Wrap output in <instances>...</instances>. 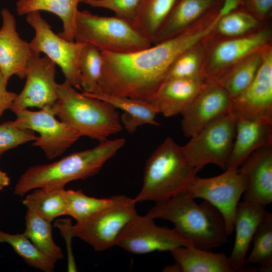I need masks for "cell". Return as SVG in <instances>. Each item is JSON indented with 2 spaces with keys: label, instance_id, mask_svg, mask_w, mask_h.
<instances>
[{
  "label": "cell",
  "instance_id": "14",
  "mask_svg": "<svg viewBox=\"0 0 272 272\" xmlns=\"http://www.w3.org/2000/svg\"><path fill=\"white\" fill-rule=\"evenodd\" d=\"M231 112L237 118L272 122V52L264 51L262 61L252 82L232 99Z\"/></svg>",
  "mask_w": 272,
  "mask_h": 272
},
{
  "label": "cell",
  "instance_id": "11",
  "mask_svg": "<svg viewBox=\"0 0 272 272\" xmlns=\"http://www.w3.org/2000/svg\"><path fill=\"white\" fill-rule=\"evenodd\" d=\"M13 113L16 116L13 121L15 125L39 133L32 145L41 148L49 159L62 155L80 138L75 130L55 118L51 108L37 111L24 109Z\"/></svg>",
  "mask_w": 272,
  "mask_h": 272
},
{
  "label": "cell",
  "instance_id": "29",
  "mask_svg": "<svg viewBox=\"0 0 272 272\" xmlns=\"http://www.w3.org/2000/svg\"><path fill=\"white\" fill-rule=\"evenodd\" d=\"M24 235L43 254L55 263L63 258L60 248L54 242L51 222L27 210Z\"/></svg>",
  "mask_w": 272,
  "mask_h": 272
},
{
  "label": "cell",
  "instance_id": "26",
  "mask_svg": "<svg viewBox=\"0 0 272 272\" xmlns=\"http://www.w3.org/2000/svg\"><path fill=\"white\" fill-rule=\"evenodd\" d=\"M31 211L51 222L54 219L66 215V202L64 188H38L22 201Z\"/></svg>",
  "mask_w": 272,
  "mask_h": 272
},
{
  "label": "cell",
  "instance_id": "24",
  "mask_svg": "<svg viewBox=\"0 0 272 272\" xmlns=\"http://www.w3.org/2000/svg\"><path fill=\"white\" fill-rule=\"evenodd\" d=\"M180 272H234L229 257L194 246H179L169 251Z\"/></svg>",
  "mask_w": 272,
  "mask_h": 272
},
{
  "label": "cell",
  "instance_id": "22",
  "mask_svg": "<svg viewBox=\"0 0 272 272\" xmlns=\"http://www.w3.org/2000/svg\"><path fill=\"white\" fill-rule=\"evenodd\" d=\"M223 1L177 0L153 44L174 37L188 29L193 22L220 6Z\"/></svg>",
  "mask_w": 272,
  "mask_h": 272
},
{
  "label": "cell",
  "instance_id": "4",
  "mask_svg": "<svg viewBox=\"0 0 272 272\" xmlns=\"http://www.w3.org/2000/svg\"><path fill=\"white\" fill-rule=\"evenodd\" d=\"M57 100L51 108L60 120L81 137L102 142L122 130L120 115L109 103L78 92L65 80L57 85Z\"/></svg>",
  "mask_w": 272,
  "mask_h": 272
},
{
  "label": "cell",
  "instance_id": "21",
  "mask_svg": "<svg viewBox=\"0 0 272 272\" xmlns=\"http://www.w3.org/2000/svg\"><path fill=\"white\" fill-rule=\"evenodd\" d=\"M235 136L226 169L239 168L254 151L272 146V122L238 117Z\"/></svg>",
  "mask_w": 272,
  "mask_h": 272
},
{
  "label": "cell",
  "instance_id": "2",
  "mask_svg": "<svg viewBox=\"0 0 272 272\" xmlns=\"http://www.w3.org/2000/svg\"><path fill=\"white\" fill-rule=\"evenodd\" d=\"M146 215L171 222L179 235L199 249L212 251L228 240L221 212L207 200L197 203L187 191L156 202Z\"/></svg>",
  "mask_w": 272,
  "mask_h": 272
},
{
  "label": "cell",
  "instance_id": "36",
  "mask_svg": "<svg viewBox=\"0 0 272 272\" xmlns=\"http://www.w3.org/2000/svg\"><path fill=\"white\" fill-rule=\"evenodd\" d=\"M143 0H81L92 7L112 11L115 16L133 24Z\"/></svg>",
  "mask_w": 272,
  "mask_h": 272
},
{
  "label": "cell",
  "instance_id": "37",
  "mask_svg": "<svg viewBox=\"0 0 272 272\" xmlns=\"http://www.w3.org/2000/svg\"><path fill=\"white\" fill-rule=\"evenodd\" d=\"M36 137L34 131L20 128L14 125L13 121L0 124V158L6 152L34 141Z\"/></svg>",
  "mask_w": 272,
  "mask_h": 272
},
{
  "label": "cell",
  "instance_id": "33",
  "mask_svg": "<svg viewBox=\"0 0 272 272\" xmlns=\"http://www.w3.org/2000/svg\"><path fill=\"white\" fill-rule=\"evenodd\" d=\"M66 215L77 222L84 221L110 206L114 196L106 198H96L85 194L81 190H65Z\"/></svg>",
  "mask_w": 272,
  "mask_h": 272
},
{
  "label": "cell",
  "instance_id": "39",
  "mask_svg": "<svg viewBox=\"0 0 272 272\" xmlns=\"http://www.w3.org/2000/svg\"><path fill=\"white\" fill-rule=\"evenodd\" d=\"M7 83L0 70V118L6 110L10 109L17 95L7 90Z\"/></svg>",
  "mask_w": 272,
  "mask_h": 272
},
{
  "label": "cell",
  "instance_id": "12",
  "mask_svg": "<svg viewBox=\"0 0 272 272\" xmlns=\"http://www.w3.org/2000/svg\"><path fill=\"white\" fill-rule=\"evenodd\" d=\"M154 219L137 214L118 235L115 245L134 254L171 251L179 246H193L173 229L157 225Z\"/></svg>",
  "mask_w": 272,
  "mask_h": 272
},
{
  "label": "cell",
  "instance_id": "38",
  "mask_svg": "<svg viewBox=\"0 0 272 272\" xmlns=\"http://www.w3.org/2000/svg\"><path fill=\"white\" fill-rule=\"evenodd\" d=\"M248 12L257 19H262L271 11L272 0H243Z\"/></svg>",
  "mask_w": 272,
  "mask_h": 272
},
{
  "label": "cell",
  "instance_id": "19",
  "mask_svg": "<svg viewBox=\"0 0 272 272\" xmlns=\"http://www.w3.org/2000/svg\"><path fill=\"white\" fill-rule=\"evenodd\" d=\"M205 78H178L166 80L148 99L159 113L165 117L181 114L205 87Z\"/></svg>",
  "mask_w": 272,
  "mask_h": 272
},
{
  "label": "cell",
  "instance_id": "9",
  "mask_svg": "<svg viewBox=\"0 0 272 272\" xmlns=\"http://www.w3.org/2000/svg\"><path fill=\"white\" fill-rule=\"evenodd\" d=\"M26 19L35 30V36L29 42L33 55L44 53L60 67L65 80L76 89L81 90L79 59L85 43L68 41L54 33L39 11L28 13Z\"/></svg>",
  "mask_w": 272,
  "mask_h": 272
},
{
  "label": "cell",
  "instance_id": "7",
  "mask_svg": "<svg viewBox=\"0 0 272 272\" xmlns=\"http://www.w3.org/2000/svg\"><path fill=\"white\" fill-rule=\"evenodd\" d=\"M237 119L231 112L216 118L182 146L189 162L197 172L209 164L226 170L236 134Z\"/></svg>",
  "mask_w": 272,
  "mask_h": 272
},
{
  "label": "cell",
  "instance_id": "20",
  "mask_svg": "<svg viewBox=\"0 0 272 272\" xmlns=\"http://www.w3.org/2000/svg\"><path fill=\"white\" fill-rule=\"evenodd\" d=\"M267 211L265 207L249 201L239 202L235 213V238L229 261L234 272L243 271L248 251L256 229Z\"/></svg>",
  "mask_w": 272,
  "mask_h": 272
},
{
  "label": "cell",
  "instance_id": "34",
  "mask_svg": "<svg viewBox=\"0 0 272 272\" xmlns=\"http://www.w3.org/2000/svg\"><path fill=\"white\" fill-rule=\"evenodd\" d=\"M258 19L244 10H236L219 18L216 29L222 35L236 37L243 35L256 28Z\"/></svg>",
  "mask_w": 272,
  "mask_h": 272
},
{
  "label": "cell",
  "instance_id": "32",
  "mask_svg": "<svg viewBox=\"0 0 272 272\" xmlns=\"http://www.w3.org/2000/svg\"><path fill=\"white\" fill-rule=\"evenodd\" d=\"M102 66L103 58L101 51L91 44H85L79 59L83 92L93 94L98 93Z\"/></svg>",
  "mask_w": 272,
  "mask_h": 272
},
{
  "label": "cell",
  "instance_id": "30",
  "mask_svg": "<svg viewBox=\"0 0 272 272\" xmlns=\"http://www.w3.org/2000/svg\"><path fill=\"white\" fill-rule=\"evenodd\" d=\"M253 247L245 263L258 264V271L272 269V214H266L258 225L252 241Z\"/></svg>",
  "mask_w": 272,
  "mask_h": 272
},
{
  "label": "cell",
  "instance_id": "10",
  "mask_svg": "<svg viewBox=\"0 0 272 272\" xmlns=\"http://www.w3.org/2000/svg\"><path fill=\"white\" fill-rule=\"evenodd\" d=\"M248 185L247 177L238 169L228 168L223 173L209 178L196 176L187 192L193 198L208 201L222 214L229 236L234 230L237 206Z\"/></svg>",
  "mask_w": 272,
  "mask_h": 272
},
{
  "label": "cell",
  "instance_id": "16",
  "mask_svg": "<svg viewBox=\"0 0 272 272\" xmlns=\"http://www.w3.org/2000/svg\"><path fill=\"white\" fill-rule=\"evenodd\" d=\"M269 37V32L263 30L218 43L211 53L209 63L204 68L207 81H218L236 63L265 45Z\"/></svg>",
  "mask_w": 272,
  "mask_h": 272
},
{
  "label": "cell",
  "instance_id": "35",
  "mask_svg": "<svg viewBox=\"0 0 272 272\" xmlns=\"http://www.w3.org/2000/svg\"><path fill=\"white\" fill-rule=\"evenodd\" d=\"M200 60V55L193 48L183 52L173 62L164 81L178 78L206 79Z\"/></svg>",
  "mask_w": 272,
  "mask_h": 272
},
{
  "label": "cell",
  "instance_id": "27",
  "mask_svg": "<svg viewBox=\"0 0 272 272\" xmlns=\"http://www.w3.org/2000/svg\"><path fill=\"white\" fill-rule=\"evenodd\" d=\"M177 0H143L133 25L152 44Z\"/></svg>",
  "mask_w": 272,
  "mask_h": 272
},
{
  "label": "cell",
  "instance_id": "13",
  "mask_svg": "<svg viewBox=\"0 0 272 272\" xmlns=\"http://www.w3.org/2000/svg\"><path fill=\"white\" fill-rule=\"evenodd\" d=\"M56 65L46 56L31 57L27 66L25 86L10 109L13 112L29 107L41 109L53 106L58 96Z\"/></svg>",
  "mask_w": 272,
  "mask_h": 272
},
{
  "label": "cell",
  "instance_id": "6",
  "mask_svg": "<svg viewBox=\"0 0 272 272\" xmlns=\"http://www.w3.org/2000/svg\"><path fill=\"white\" fill-rule=\"evenodd\" d=\"M74 40L91 44L100 51L119 53L153 44L132 23L116 16H99L87 11L78 13Z\"/></svg>",
  "mask_w": 272,
  "mask_h": 272
},
{
  "label": "cell",
  "instance_id": "25",
  "mask_svg": "<svg viewBox=\"0 0 272 272\" xmlns=\"http://www.w3.org/2000/svg\"><path fill=\"white\" fill-rule=\"evenodd\" d=\"M81 0H18L16 11L20 16L33 11H46L58 17L62 21L63 30L58 34L61 37L74 41L76 22Z\"/></svg>",
  "mask_w": 272,
  "mask_h": 272
},
{
  "label": "cell",
  "instance_id": "18",
  "mask_svg": "<svg viewBox=\"0 0 272 272\" xmlns=\"http://www.w3.org/2000/svg\"><path fill=\"white\" fill-rule=\"evenodd\" d=\"M238 168L248 178L243 200L264 207L272 202V146L251 153Z\"/></svg>",
  "mask_w": 272,
  "mask_h": 272
},
{
  "label": "cell",
  "instance_id": "23",
  "mask_svg": "<svg viewBox=\"0 0 272 272\" xmlns=\"http://www.w3.org/2000/svg\"><path fill=\"white\" fill-rule=\"evenodd\" d=\"M83 92L87 95L109 103L116 109L121 110L123 113L120 116V118L122 125L129 133L133 132L139 126L143 125H160L156 120V116L159 113L158 111L147 100L128 97Z\"/></svg>",
  "mask_w": 272,
  "mask_h": 272
},
{
  "label": "cell",
  "instance_id": "15",
  "mask_svg": "<svg viewBox=\"0 0 272 272\" xmlns=\"http://www.w3.org/2000/svg\"><path fill=\"white\" fill-rule=\"evenodd\" d=\"M232 99L217 81H207L201 91L183 111L181 127L191 137L214 119L231 112Z\"/></svg>",
  "mask_w": 272,
  "mask_h": 272
},
{
  "label": "cell",
  "instance_id": "8",
  "mask_svg": "<svg viewBox=\"0 0 272 272\" xmlns=\"http://www.w3.org/2000/svg\"><path fill=\"white\" fill-rule=\"evenodd\" d=\"M134 198L114 196L113 202L87 219L72 226L73 236L78 237L102 251L115 244L119 233L137 214Z\"/></svg>",
  "mask_w": 272,
  "mask_h": 272
},
{
  "label": "cell",
  "instance_id": "40",
  "mask_svg": "<svg viewBox=\"0 0 272 272\" xmlns=\"http://www.w3.org/2000/svg\"><path fill=\"white\" fill-rule=\"evenodd\" d=\"M10 179L6 173L0 170V190L9 186Z\"/></svg>",
  "mask_w": 272,
  "mask_h": 272
},
{
  "label": "cell",
  "instance_id": "17",
  "mask_svg": "<svg viewBox=\"0 0 272 272\" xmlns=\"http://www.w3.org/2000/svg\"><path fill=\"white\" fill-rule=\"evenodd\" d=\"M1 13L0 70L7 82L14 75L24 79L28 61L33 55L29 42L20 37L16 19L10 11L3 8Z\"/></svg>",
  "mask_w": 272,
  "mask_h": 272
},
{
  "label": "cell",
  "instance_id": "1",
  "mask_svg": "<svg viewBox=\"0 0 272 272\" xmlns=\"http://www.w3.org/2000/svg\"><path fill=\"white\" fill-rule=\"evenodd\" d=\"M217 19L196 30L129 53L101 51L103 58L99 93L148 100L163 83L175 60L216 30Z\"/></svg>",
  "mask_w": 272,
  "mask_h": 272
},
{
  "label": "cell",
  "instance_id": "31",
  "mask_svg": "<svg viewBox=\"0 0 272 272\" xmlns=\"http://www.w3.org/2000/svg\"><path fill=\"white\" fill-rule=\"evenodd\" d=\"M0 243L10 245L30 266L45 272L53 271L55 262L41 252L24 233L12 234L0 230Z\"/></svg>",
  "mask_w": 272,
  "mask_h": 272
},
{
  "label": "cell",
  "instance_id": "5",
  "mask_svg": "<svg viewBox=\"0 0 272 272\" xmlns=\"http://www.w3.org/2000/svg\"><path fill=\"white\" fill-rule=\"evenodd\" d=\"M197 173L182 146L168 137L147 160L142 188L134 199L137 202L166 200L187 191Z\"/></svg>",
  "mask_w": 272,
  "mask_h": 272
},
{
  "label": "cell",
  "instance_id": "3",
  "mask_svg": "<svg viewBox=\"0 0 272 272\" xmlns=\"http://www.w3.org/2000/svg\"><path fill=\"white\" fill-rule=\"evenodd\" d=\"M125 143L124 138L107 140L92 148L74 152L53 163L32 166L20 176L13 193L23 196L38 188H64L70 182L92 176Z\"/></svg>",
  "mask_w": 272,
  "mask_h": 272
},
{
  "label": "cell",
  "instance_id": "28",
  "mask_svg": "<svg viewBox=\"0 0 272 272\" xmlns=\"http://www.w3.org/2000/svg\"><path fill=\"white\" fill-rule=\"evenodd\" d=\"M264 51L259 50L247 56L229 70L218 81L232 99L249 86L262 60Z\"/></svg>",
  "mask_w": 272,
  "mask_h": 272
}]
</instances>
